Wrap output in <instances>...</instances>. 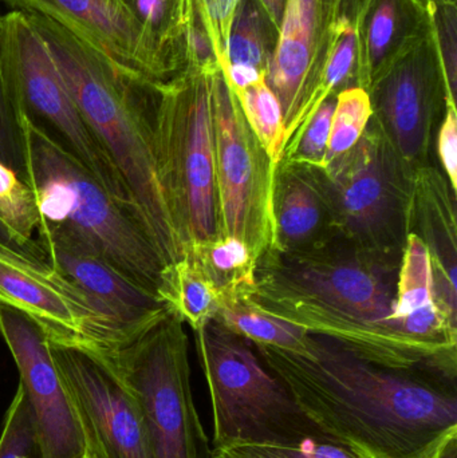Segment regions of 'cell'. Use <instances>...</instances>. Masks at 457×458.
<instances>
[{"mask_svg":"<svg viewBox=\"0 0 457 458\" xmlns=\"http://www.w3.org/2000/svg\"><path fill=\"white\" fill-rule=\"evenodd\" d=\"M254 346L303 413L359 458H427L457 435L456 378L377 365L314 335L303 352Z\"/></svg>","mask_w":457,"mask_h":458,"instance_id":"cell-1","label":"cell"},{"mask_svg":"<svg viewBox=\"0 0 457 458\" xmlns=\"http://www.w3.org/2000/svg\"><path fill=\"white\" fill-rule=\"evenodd\" d=\"M400 263L402 256L370 252L335 234L305 252L263 256L247 301L369 362L456 378V371L392 325Z\"/></svg>","mask_w":457,"mask_h":458,"instance_id":"cell-2","label":"cell"},{"mask_svg":"<svg viewBox=\"0 0 457 458\" xmlns=\"http://www.w3.org/2000/svg\"><path fill=\"white\" fill-rule=\"evenodd\" d=\"M83 121L125 182L168 266L185 256L158 176L152 120L161 82L113 61L55 21L27 13Z\"/></svg>","mask_w":457,"mask_h":458,"instance_id":"cell-3","label":"cell"},{"mask_svg":"<svg viewBox=\"0 0 457 458\" xmlns=\"http://www.w3.org/2000/svg\"><path fill=\"white\" fill-rule=\"evenodd\" d=\"M23 131L26 182L40 215L38 239L97 256L164 301L169 266L139 211L24 117Z\"/></svg>","mask_w":457,"mask_h":458,"instance_id":"cell-4","label":"cell"},{"mask_svg":"<svg viewBox=\"0 0 457 458\" xmlns=\"http://www.w3.org/2000/svg\"><path fill=\"white\" fill-rule=\"evenodd\" d=\"M211 96L212 75L185 69L161 82L153 112L158 176L185 256L222 236Z\"/></svg>","mask_w":457,"mask_h":458,"instance_id":"cell-5","label":"cell"},{"mask_svg":"<svg viewBox=\"0 0 457 458\" xmlns=\"http://www.w3.org/2000/svg\"><path fill=\"white\" fill-rule=\"evenodd\" d=\"M214 416L212 448L290 443L322 433L252 342L211 320L193 331Z\"/></svg>","mask_w":457,"mask_h":458,"instance_id":"cell-6","label":"cell"},{"mask_svg":"<svg viewBox=\"0 0 457 458\" xmlns=\"http://www.w3.org/2000/svg\"><path fill=\"white\" fill-rule=\"evenodd\" d=\"M99 355L139 400L152 458H212L193 400L184 322L172 310L126 346Z\"/></svg>","mask_w":457,"mask_h":458,"instance_id":"cell-7","label":"cell"},{"mask_svg":"<svg viewBox=\"0 0 457 458\" xmlns=\"http://www.w3.org/2000/svg\"><path fill=\"white\" fill-rule=\"evenodd\" d=\"M319 171L335 233L370 252L402 256L413 171L377 123L370 120L359 142Z\"/></svg>","mask_w":457,"mask_h":458,"instance_id":"cell-8","label":"cell"},{"mask_svg":"<svg viewBox=\"0 0 457 458\" xmlns=\"http://www.w3.org/2000/svg\"><path fill=\"white\" fill-rule=\"evenodd\" d=\"M0 55L21 115L77 158L113 196L136 208L123 177L78 112L47 45L23 11L2 16Z\"/></svg>","mask_w":457,"mask_h":458,"instance_id":"cell-9","label":"cell"},{"mask_svg":"<svg viewBox=\"0 0 457 458\" xmlns=\"http://www.w3.org/2000/svg\"><path fill=\"white\" fill-rule=\"evenodd\" d=\"M215 166L222 236L241 240L255 260L275 250V164L250 128L222 70L212 75Z\"/></svg>","mask_w":457,"mask_h":458,"instance_id":"cell-10","label":"cell"},{"mask_svg":"<svg viewBox=\"0 0 457 458\" xmlns=\"http://www.w3.org/2000/svg\"><path fill=\"white\" fill-rule=\"evenodd\" d=\"M0 303L39 323L55 344L106 354L125 346L114 320L47 261L0 239Z\"/></svg>","mask_w":457,"mask_h":458,"instance_id":"cell-11","label":"cell"},{"mask_svg":"<svg viewBox=\"0 0 457 458\" xmlns=\"http://www.w3.org/2000/svg\"><path fill=\"white\" fill-rule=\"evenodd\" d=\"M91 458H152L147 420L136 395L102 355L50 341Z\"/></svg>","mask_w":457,"mask_h":458,"instance_id":"cell-12","label":"cell"},{"mask_svg":"<svg viewBox=\"0 0 457 458\" xmlns=\"http://www.w3.org/2000/svg\"><path fill=\"white\" fill-rule=\"evenodd\" d=\"M372 121L408 168L428 165L429 149L451 99L434 32L413 46L368 91Z\"/></svg>","mask_w":457,"mask_h":458,"instance_id":"cell-13","label":"cell"},{"mask_svg":"<svg viewBox=\"0 0 457 458\" xmlns=\"http://www.w3.org/2000/svg\"><path fill=\"white\" fill-rule=\"evenodd\" d=\"M4 339L26 395L40 458H83L85 438L64 390L45 328L13 307L0 303Z\"/></svg>","mask_w":457,"mask_h":458,"instance_id":"cell-14","label":"cell"},{"mask_svg":"<svg viewBox=\"0 0 457 458\" xmlns=\"http://www.w3.org/2000/svg\"><path fill=\"white\" fill-rule=\"evenodd\" d=\"M334 46L325 31L319 0H289L266 75L284 115L282 155L300 128Z\"/></svg>","mask_w":457,"mask_h":458,"instance_id":"cell-15","label":"cell"},{"mask_svg":"<svg viewBox=\"0 0 457 458\" xmlns=\"http://www.w3.org/2000/svg\"><path fill=\"white\" fill-rule=\"evenodd\" d=\"M15 11L37 13L90 43L121 66L168 82L141 27L120 0H3Z\"/></svg>","mask_w":457,"mask_h":458,"instance_id":"cell-16","label":"cell"},{"mask_svg":"<svg viewBox=\"0 0 457 458\" xmlns=\"http://www.w3.org/2000/svg\"><path fill=\"white\" fill-rule=\"evenodd\" d=\"M37 242L45 261L114 320L125 346L171 310L102 259L45 237Z\"/></svg>","mask_w":457,"mask_h":458,"instance_id":"cell-17","label":"cell"},{"mask_svg":"<svg viewBox=\"0 0 457 458\" xmlns=\"http://www.w3.org/2000/svg\"><path fill=\"white\" fill-rule=\"evenodd\" d=\"M456 193L439 169L424 165L413 171L410 233L418 234L431 256L435 293L442 306L457 314Z\"/></svg>","mask_w":457,"mask_h":458,"instance_id":"cell-18","label":"cell"},{"mask_svg":"<svg viewBox=\"0 0 457 458\" xmlns=\"http://www.w3.org/2000/svg\"><path fill=\"white\" fill-rule=\"evenodd\" d=\"M273 215L276 252H305L337 234L321 171L295 161L276 164Z\"/></svg>","mask_w":457,"mask_h":458,"instance_id":"cell-19","label":"cell"},{"mask_svg":"<svg viewBox=\"0 0 457 458\" xmlns=\"http://www.w3.org/2000/svg\"><path fill=\"white\" fill-rule=\"evenodd\" d=\"M431 31V15L421 0H369L356 29V86L369 91Z\"/></svg>","mask_w":457,"mask_h":458,"instance_id":"cell-20","label":"cell"},{"mask_svg":"<svg viewBox=\"0 0 457 458\" xmlns=\"http://www.w3.org/2000/svg\"><path fill=\"white\" fill-rule=\"evenodd\" d=\"M212 283L223 304L239 303L255 293L257 260L241 240L219 236L212 242L196 245L188 252Z\"/></svg>","mask_w":457,"mask_h":458,"instance_id":"cell-21","label":"cell"},{"mask_svg":"<svg viewBox=\"0 0 457 458\" xmlns=\"http://www.w3.org/2000/svg\"><path fill=\"white\" fill-rule=\"evenodd\" d=\"M155 51L168 81L187 67L185 0H120Z\"/></svg>","mask_w":457,"mask_h":458,"instance_id":"cell-22","label":"cell"},{"mask_svg":"<svg viewBox=\"0 0 457 458\" xmlns=\"http://www.w3.org/2000/svg\"><path fill=\"white\" fill-rule=\"evenodd\" d=\"M278 40L279 27L259 0H239L228 34L224 67H250L267 75Z\"/></svg>","mask_w":457,"mask_h":458,"instance_id":"cell-23","label":"cell"},{"mask_svg":"<svg viewBox=\"0 0 457 458\" xmlns=\"http://www.w3.org/2000/svg\"><path fill=\"white\" fill-rule=\"evenodd\" d=\"M164 301L192 331L215 319L222 299L190 256L168 267Z\"/></svg>","mask_w":457,"mask_h":458,"instance_id":"cell-24","label":"cell"},{"mask_svg":"<svg viewBox=\"0 0 457 458\" xmlns=\"http://www.w3.org/2000/svg\"><path fill=\"white\" fill-rule=\"evenodd\" d=\"M39 225L40 215L31 187L0 161V236L18 250L45 260L34 240Z\"/></svg>","mask_w":457,"mask_h":458,"instance_id":"cell-25","label":"cell"},{"mask_svg":"<svg viewBox=\"0 0 457 458\" xmlns=\"http://www.w3.org/2000/svg\"><path fill=\"white\" fill-rule=\"evenodd\" d=\"M214 320L254 344L287 352H305L310 338L302 328L260 311L250 301L223 304Z\"/></svg>","mask_w":457,"mask_h":458,"instance_id":"cell-26","label":"cell"},{"mask_svg":"<svg viewBox=\"0 0 457 458\" xmlns=\"http://www.w3.org/2000/svg\"><path fill=\"white\" fill-rule=\"evenodd\" d=\"M233 93L250 128L276 165L282 157L284 115L275 94L266 82V78Z\"/></svg>","mask_w":457,"mask_h":458,"instance_id":"cell-27","label":"cell"},{"mask_svg":"<svg viewBox=\"0 0 457 458\" xmlns=\"http://www.w3.org/2000/svg\"><path fill=\"white\" fill-rule=\"evenodd\" d=\"M212 458H359L329 436H308L290 443H233L212 448Z\"/></svg>","mask_w":457,"mask_h":458,"instance_id":"cell-28","label":"cell"},{"mask_svg":"<svg viewBox=\"0 0 457 458\" xmlns=\"http://www.w3.org/2000/svg\"><path fill=\"white\" fill-rule=\"evenodd\" d=\"M372 115L369 94L364 89L351 86L337 94L324 169L359 142Z\"/></svg>","mask_w":457,"mask_h":458,"instance_id":"cell-29","label":"cell"},{"mask_svg":"<svg viewBox=\"0 0 457 458\" xmlns=\"http://www.w3.org/2000/svg\"><path fill=\"white\" fill-rule=\"evenodd\" d=\"M0 13V21H2ZM0 161L26 182L23 117L0 55Z\"/></svg>","mask_w":457,"mask_h":458,"instance_id":"cell-30","label":"cell"},{"mask_svg":"<svg viewBox=\"0 0 457 458\" xmlns=\"http://www.w3.org/2000/svg\"><path fill=\"white\" fill-rule=\"evenodd\" d=\"M184 35L187 54L185 69L208 75L220 72L201 0H185Z\"/></svg>","mask_w":457,"mask_h":458,"instance_id":"cell-31","label":"cell"},{"mask_svg":"<svg viewBox=\"0 0 457 458\" xmlns=\"http://www.w3.org/2000/svg\"><path fill=\"white\" fill-rule=\"evenodd\" d=\"M0 458H40L29 403L21 386L5 413Z\"/></svg>","mask_w":457,"mask_h":458,"instance_id":"cell-32","label":"cell"},{"mask_svg":"<svg viewBox=\"0 0 457 458\" xmlns=\"http://www.w3.org/2000/svg\"><path fill=\"white\" fill-rule=\"evenodd\" d=\"M335 102L337 97H330L319 106L297 144L281 160L295 161L311 168L324 169Z\"/></svg>","mask_w":457,"mask_h":458,"instance_id":"cell-33","label":"cell"},{"mask_svg":"<svg viewBox=\"0 0 457 458\" xmlns=\"http://www.w3.org/2000/svg\"><path fill=\"white\" fill-rule=\"evenodd\" d=\"M432 32L436 40L443 72L451 99L457 90V4H436L429 8Z\"/></svg>","mask_w":457,"mask_h":458,"instance_id":"cell-34","label":"cell"},{"mask_svg":"<svg viewBox=\"0 0 457 458\" xmlns=\"http://www.w3.org/2000/svg\"><path fill=\"white\" fill-rule=\"evenodd\" d=\"M369 0H319L322 23L333 42L348 30H356Z\"/></svg>","mask_w":457,"mask_h":458,"instance_id":"cell-35","label":"cell"},{"mask_svg":"<svg viewBox=\"0 0 457 458\" xmlns=\"http://www.w3.org/2000/svg\"><path fill=\"white\" fill-rule=\"evenodd\" d=\"M239 0H201L220 69L227 62V40Z\"/></svg>","mask_w":457,"mask_h":458,"instance_id":"cell-36","label":"cell"},{"mask_svg":"<svg viewBox=\"0 0 457 458\" xmlns=\"http://www.w3.org/2000/svg\"><path fill=\"white\" fill-rule=\"evenodd\" d=\"M437 156L453 192L457 193V107L450 104L437 129Z\"/></svg>","mask_w":457,"mask_h":458,"instance_id":"cell-37","label":"cell"},{"mask_svg":"<svg viewBox=\"0 0 457 458\" xmlns=\"http://www.w3.org/2000/svg\"><path fill=\"white\" fill-rule=\"evenodd\" d=\"M259 3L267 11L274 23L281 30L282 21H284V11H286L289 0H259Z\"/></svg>","mask_w":457,"mask_h":458,"instance_id":"cell-38","label":"cell"},{"mask_svg":"<svg viewBox=\"0 0 457 458\" xmlns=\"http://www.w3.org/2000/svg\"><path fill=\"white\" fill-rule=\"evenodd\" d=\"M427 458H457V435L445 438Z\"/></svg>","mask_w":457,"mask_h":458,"instance_id":"cell-39","label":"cell"},{"mask_svg":"<svg viewBox=\"0 0 457 458\" xmlns=\"http://www.w3.org/2000/svg\"><path fill=\"white\" fill-rule=\"evenodd\" d=\"M426 4V7L431 8L436 4H457V0H421Z\"/></svg>","mask_w":457,"mask_h":458,"instance_id":"cell-40","label":"cell"},{"mask_svg":"<svg viewBox=\"0 0 457 458\" xmlns=\"http://www.w3.org/2000/svg\"><path fill=\"white\" fill-rule=\"evenodd\" d=\"M83 458H91V457L86 456V454H85V457H83Z\"/></svg>","mask_w":457,"mask_h":458,"instance_id":"cell-41","label":"cell"},{"mask_svg":"<svg viewBox=\"0 0 457 458\" xmlns=\"http://www.w3.org/2000/svg\"><path fill=\"white\" fill-rule=\"evenodd\" d=\"M0 239H2V236H0ZM3 240V239H2Z\"/></svg>","mask_w":457,"mask_h":458,"instance_id":"cell-42","label":"cell"}]
</instances>
